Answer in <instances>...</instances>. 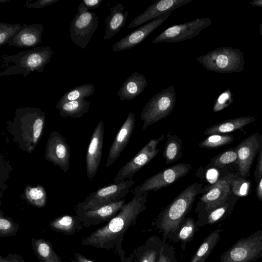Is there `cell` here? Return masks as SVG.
<instances>
[{"label": "cell", "instance_id": "1", "mask_svg": "<svg viewBox=\"0 0 262 262\" xmlns=\"http://www.w3.org/2000/svg\"><path fill=\"white\" fill-rule=\"evenodd\" d=\"M148 192L135 194L119 213L105 226L98 228L81 241L84 246L110 250L118 249L125 232L146 209Z\"/></svg>", "mask_w": 262, "mask_h": 262}, {"label": "cell", "instance_id": "2", "mask_svg": "<svg viewBox=\"0 0 262 262\" xmlns=\"http://www.w3.org/2000/svg\"><path fill=\"white\" fill-rule=\"evenodd\" d=\"M45 119V113L39 107L18 108L13 119L7 121V129L19 148L31 154L42 137Z\"/></svg>", "mask_w": 262, "mask_h": 262}, {"label": "cell", "instance_id": "3", "mask_svg": "<svg viewBox=\"0 0 262 262\" xmlns=\"http://www.w3.org/2000/svg\"><path fill=\"white\" fill-rule=\"evenodd\" d=\"M203 185L195 182L189 185L161 211L157 225L165 236L178 230L191 209L196 196L204 193Z\"/></svg>", "mask_w": 262, "mask_h": 262}, {"label": "cell", "instance_id": "4", "mask_svg": "<svg viewBox=\"0 0 262 262\" xmlns=\"http://www.w3.org/2000/svg\"><path fill=\"white\" fill-rule=\"evenodd\" d=\"M53 54L51 48L46 46L35 47L11 55L4 54L0 76L23 74L25 78L32 72H42Z\"/></svg>", "mask_w": 262, "mask_h": 262}, {"label": "cell", "instance_id": "5", "mask_svg": "<svg viewBox=\"0 0 262 262\" xmlns=\"http://www.w3.org/2000/svg\"><path fill=\"white\" fill-rule=\"evenodd\" d=\"M196 60L206 70L221 73L240 72L244 69V54L238 49L220 47L198 57Z\"/></svg>", "mask_w": 262, "mask_h": 262}, {"label": "cell", "instance_id": "6", "mask_svg": "<svg viewBox=\"0 0 262 262\" xmlns=\"http://www.w3.org/2000/svg\"><path fill=\"white\" fill-rule=\"evenodd\" d=\"M176 102V94L173 84L152 97L140 116L143 121L142 130L169 116L174 108Z\"/></svg>", "mask_w": 262, "mask_h": 262}, {"label": "cell", "instance_id": "7", "mask_svg": "<svg viewBox=\"0 0 262 262\" xmlns=\"http://www.w3.org/2000/svg\"><path fill=\"white\" fill-rule=\"evenodd\" d=\"M135 184L132 179H126L107 185L90 193L78 203L76 210L87 211L96 209L119 201L127 194Z\"/></svg>", "mask_w": 262, "mask_h": 262}, {"label": "cell", "instance_id": "8", "mask_svg": "<svg viewBox=\"0 0 262 262\" xmlns=\"http://www.w3.org/2000/svg\"><path fill=\"white\" fill-rule=\"evenodd\" d=\"M262 257V230L242 237L220 257V262H254Z\"/></svg>", "mask_w": 262, "mask_h": 262}, {"label": "cell", "instance_id": "9", "mask_svg": "<svg viewBox=\"0 0 262 262\" xmlns=\"http://www.w3.org/2000/svg\"><path fill=\"white\" fill-rule=\"evenodd\" d=\"M98 23L96 14L90 12L81 3L71 23L70 37L75 45L84 49L98 28Z\"/></svg>", "mask_w": 262, "mask_h": 262}, {"label": "cell", "instance_id": "10", "mask_svg": "<svg viewBox=\"0 0 262 262\" xmlns=\"http://www.w3.org/2000/svg\"><path fill=\"white\" fill-rule=\"evenodd\" d=\"M192 168L191 164L181 163L164 169L145 180L141 185L137 186L133 191V194L156 191L167 187L187 175Z\"/></svg>", "mask_w": 262, "mask_h": 262}, {"label": "cell", "instance_id": "11", "mask_svg": "<svg viewBox=\"0 0 262 262\" xmlns=\"http://www.w3.org/2000/svg\"><path fill=\"white\" fill-rule=\"evenodd\" d=\"M211 21L208 17L197 18L186 23L170 26L156 37L152 42H178L192 38L209 26Z\"/></svg>", "mask_w": 262, "mask_h": 262}, {"label": "cell", "instance_id": "12", "mask_svg": "<svg viewBox=\"0 0 262 262\" xmlns=\"http://www.w3.org/2000/svg\"><path fill=\"white\" fill-rule=\"evenodd\" d=\"M234 178V175L230 173L214 184L203 188L204 193L199 198L196 211H208L224 204L229 199Z\"/></svg>", "mask_w": 262, "mask_h": 262}, {"label": "cell", "instance_id": "13", "mask_svg": "<svg viewBox=\"0 0 262 262\" xmlns=\"http://www.w3.org/2000/svg\"><path fill=\"white\" fill-rule=\"evenodd\" d=\"M164 138V134H163L158 138L150 140L120 169L113 182H118L126 179H132L137 171L149 163L159 153L158 145Z\"/></svg>", "mask_w": 262, "mask_h": 262}, {"label": "cell", "instance_id": "14", "mask_svg": "<svg viewBox=\"0 0 262 262\" xmlns=\"http://www.w3.org/2000/svg\"><path fill=\"white\" fill-rule=\"evenodd\" d=\"M45 159L59 167L64 172L70 168V147L64 137L56 131H53L48 139Z\"/></svg>", "mask_w": 262, "mask_h": 262}, {"label": "cell", "instance_id": "15", "mask_svg": "<svg viewBox=\"0 0 262 262\" xmlns=\"http://www.w3.org/2000/svg\"><path fill=\"white\" fill-rule=\"evenodd\" d=\"M171 12L166 13L159 17L141 25L113 46V51L119 52L130 49L142 42L151 33L162 25L170 16Z\"/></svg>", "mask_w": 262, "mask_h": 262}, {"label": "cell", "instance_id": "16", "mask_svg": "<svg viewBox=\"0 0 262 262\" xmlns=\"http://www.w3.org/2000/svg\"><path fill=\"white\" fill-rule=\"evenodd\" d=\"M104 133V122L101 120L93 133L86 155V176L91 180L95 176L101 161Z\"/></svg>", "mask_w": 262, "mask_h": 262}, {"label": "cell", "instance_id": "17", "mask_svg": "<svg viewBox=\"0 0 262 262\" xmlns=\"http://www.w3.org/2000/svg\"><path fill=\"white\" fill-rule=\"evenodd\" d=\"M193 1L194 0H157L144 12L135 17L127 28L130 29L141 26Z\"/></svg>", "mask_w": 262, "mask_h": 262}, {"label": "cell", "instance_id": "18", "mask_svg": "<svg viewBox=\"0 0 262 262\" xmlns=\"http://www.w3.org/2000/svg\"><path fill=\"white\" fill-rule=\"evenodd\" d=\"M125 204V200L122 199L96 209L87 211L76 210V212L83 226L89 227L110 221L119 213Z\"/></svg>", "mask_w": 262, "mask_h": 262}, {"label": "cell", "instance_id": "19", "mask_svg": "<svg viewBox=\"0 0 262 262\" xmlns=\"http://www.w3.org/2000/svg\"><path fill=\"white\" fill-rule=\"evenodd\" d=\"M135 114L129 112L110 148L105 166L108 167L119 158L127 145L135 127Z\"/></svg>", "mask_w": 262, "mask_h": 262}, {"label": "cell", "instance_id": "20", "mask_svg": "<svg viewBox=\"0 0 262 262\" xmlns=\"http://www.w3.org/2000/svg\"><path fill=\"white\" fill-rule=\"evenodd\" d=\"M260 145L259 138L256 134L248 137L238 145L236 148L237 163L242 176H248L254 158L260 149Z\"/></svg>", "mask_w": 262, "mask_h": 262}, {"label": "cell", "instance_id": "21", "mask_svg": "<svg viewBox=\"0 0 262 262\" xmlns=\"http://www.w3.org/2000/svg\"><path fill=\"white\" fill-rule=\"evenodd\" d=\"M43 26L40 24H24L21 29L8 43L18 48H33L42 42Z\"/></svg>", "mask_w": 262, "mask_h": 262}, {"label": "cell", "instance_id": "22", "mask_svg": "<svg viewBox=\"0 0 262 262\" xmlns=\"http://www.w3.org/2000/svg\"><path fill=\"white\" fill-rule=\"evenodd\" d=\"M124 9V6L120 3L108 8L110 14L104 19L105 32L103 41L114 37L124 27L129 15L127 11H123Z\"/></svg>", "mask_w": 262, "mask_h": 262}, {"label": "cell", "instance_id": "23", "mask_svg": "<svg viewBox=\"0 0 262 262\" xmlns=\"http://www.w3.org/2000/svg\"><path fill=\"white\" fill-rule=\"evenodd\" d=\"M147 84L145 77L135 72L126 79L117 95L121 100H132L143 93Z\"/></svg>", "mask_w": 262, "mask_h": 262}, {"label": "cell", "instance_id": "24", "mask_svg": "<svg viewBox=\"0 0 262 262\" xmlns=\"http://www.w3.org/2000/svg\"><path fill=\"white\" fill-rule=\"evenodd\" d=\"M83 226L77 215H61L49 223V226L52 230L66 235L75 234L82 230Z\"/></svg>", "mask_w": 262, "mask_h": 262}, {"label": "cell", "instance_id": "25", "mask_svg": "<svg viewBox=\"0 0 262 262\" xmlns=\"http://www.w3.org/2000/svg\"><path fill=\"white\" fill-rule=\"evenodd\" d=\"M233 206V202L229 201L228 199L224 204L210 211H198L199 219L196 223L198 226L212 225L225 220L230 215Z\"/></svg>", "mask_w": 262, "mask_h": 262}, {"label": "cell", "instance_id": "26", "mask_svg": "<svg viewBox=\"0 0 262 262\" xmlns=\"http://www.w3.org/2000/svg\"><path fill=\"white\" fill-rule=\"evenodd\" d=\"M252 116H246L228 119L215 124L208 128L204 132L207 136L222 135L239 129L256 120Z\"/></svg>", "mask_w": 262, "mask_h": 262}, {"label": "cell", "instance_id": "27", "mask_svg": "<svg viewBox=\"0 0 262 262\" xmlns=\"http://www.w3.org/2000/svg\"><path fill=\"white\" fill-rule=\"evenodd\" d=\"M31 243L34 253L40 262H62L50 241L32 237Z\"/></svg>", "mask_w": 262, "mask_h": 262}, {"label": "cell", "instance_id": "28", "mask_svg": "<svg viewBox=\"0 0 262 262\" xmlns=\"http://www.w3.org/2000/svg\"><path fill=\"white\" fill-rule=\"evenodd\" d=\"M91 102L84 99H80L65 102H58L56 107L63 117L81 118L86 113L90 107Z\"/></svg>", "mask_w": 262, "mask_h": 262}, {"label": "cell", "instance_id": "29", "mask_svg": "<svg viewBox=\"0 0 262 262\" xmlns=\"http://www.w3.org/2000/svg\"><path fill=\"white\" fill-rule=\"evenodd\" d=\"M166 142L162 153L165 164H169L177 161L183 156L182 140L180 137L172 135L169 132L166 135Z\"/></svg>", "mask_w": 262, "mask_h": 262}, {"label": "cell", "instance_id": "30", "mask_svg": "<svg viewBox=\"0 0 262 262\" xmlns=\"http://www.w3.org/2000/svg\"><path fill=\"white\" fill-rule=\"evenodd\" d=\"M221 229L211 232L204 240L189 262H205L220 239Z\"/></svg>", "mask_w": 262, "mask_h": 262}, {"label": "cell", "instance_id": "31", "mask_svg": "<svg viewBox=\"0 0 262 262\" xmlns=\"http://www.w3.org/2000/svg\"><path fill=\"white\" fill-rule=\"evenodd\" d=\"M24 195L28 203L33 206L42 208L46 205L47 194L42 185H27L24 190Z\"/></svg>", "mask_w": 262, "mask_h": 262}, {"label": "cell", "instance_id": "32", "mask_svg": "<svg viewBox=\"0 0 262 262\" xmlns=\"http://www.w3.org/2000/svg\"><path fill=\"white\" fill-rule=\"evenodd\" d=\"M95 91V86L92 84H86L76 86L67 92L60 98L58 102L62 103L92 96Z\"/></svg>", "mask_w": 262, "mask_h": 262}, {"label": "cell", "instance_id": "33", "mask_svg": "<svg viewBox=\"0 0 262 262\" xmlns=\"http://www.w3.org/2000/svg\"><path fill=\"white\" fill-rule=\"evenodd\" d=\"M234 139L231 135H212L206 137L199 144V147L205 148H214L231 143Z\"/></svg>", "mask_w": 262, "mask_h": 262}, {"label": "cell", "instance_id": "34", "mask_svg": "<svg viewBox=\"0 0 262 262\" xmlns=\"http://www.w3.org/2000/svg\"><path fill=\"white\" fill-rule=\"evenodd\" d=\"M197 226L193 218H185L177 231L178 239L184 242L190 241L195 234Z\"/></svg>", "mask_w": 262, "mask_h": 262}, {"label": "cell", "instance_id": "35", "mask_svg": "<svg viewBox=\"0 0 262 262\" xmlns=\"http://www.w3.org/2000/svg\"><path fill=\"white\" fill-rule=\"evenodd\" d=\"M20 226L15 223L12 219L6 216L0 211V237H6L17 234Z\"/></svg>", "mask_w": 262, "mask_h": 262}, {"label": "cell", "instance_id": "36", "mask_svg": "<svg viewBox=\"0 0 262 262\" xmlns=\"http://www.w3.org/2000/svg\"><path fill=\"white\" fill-rule=\"evenodd\" d=\"M20 24L0 23V46L9 43L21 29Z\"/></svg>", "mask_w": 262, "mask_h": 262}, {"label": "cell", "instance_id": "37", "mask_svg": "<svg viewBox=\"0 0 262 262\" xmlns=\"http://www.w3.org/2000/svg\"><path fill=\"white\" fill-rule=\"evenodd\" d=\"M237 154L236 149L224 151L213 158L209 164L217 168H222L225 165L237 161Z\"/></svg>", "mask_w": 262, "mask_h": 262}, {"label": "cell", "instance_id": "38", "mask_svg": "<svg viewBox=\"0 0 262 262\" xmlns=\"http://www.w3.org/2000/svg\"><path fill=\"white\" fill-rule=\"evenodd\" d=\"M250 182L244 178H235L231 183V191L238 196H246L249 191Z\"/></svg>", "mask_w": 262, "mask_h": 262}, {"label": "cell", "instance_id": "39", "mask_svg": "<svg viewBox=\"0 0 262 262\" xmlns=\"http://www.w3.org/2000/svg\"><path fill=\"white\" fill-rule=\"evenodd\" d=\"M211 166L210 168H208V166L201 167L195 173V177L211 183L209 186L214 184L219 180L217 179V172L215 168L212 167V165Z\"/></svg>", "mask_w": 262, "mask_h": 262}, {"label": "cell", "instance_id": "40", "mask_svg": "<svg viewBox=\"0 0 262 262\" xmlns=\"http://www.w3.org/2000/svg\"><path fill=\"white\" fill-rule=\"evenodd\" d=\"M232 101V95L230 90L222 93L214 103L213 110L214 112H219L229 106Z\"/></svg>", "mask_w": 262, "mask_h": 262}, {"label": "cell", "instance_id": "41", "mask_svg": "<svg viewBox=\"0 0 262 262\" xmlns=\"http://www.w3.org/2000/svg\"><path fill=\"white\" fill-rule=\"evenodd\" d=\"M172 251L168 245L161 246L157 262H177Z\"/></svg>", "mask_w": 262, "mask_h": 262}, {"label": "cell", "instance_id": "42", "mask_svg": "<svg viewBox=\"0 0 262 262\" xmlns=\"http://www.w3.org/2000/svg\"><path fill=\"white\" fill-rule=\"evenodd\" d=\"M59 0H38L35 2L31 3L30 0L26 1L24 6L28 9H43V8L52 5L57 2Z\"/></svg>", "mask_w": 262, "mask_h": 262}, {"label": "cell", "instance_id": "43", "mask_svg": "<svg viewBox=\"0 0 262 262\" xmlns=\"http://www.w3.org/2000/svg\"><path fill=\"white\" fill-rule=\"evenodd\" d=\"M158 254L155 250H148L145 252L139 262H156Z\"/></svg>", "mask_w": 262, "mask_h": 262}, {"label": "cell", "instance_id": "44", "mask_svg": "<svg viewBox=\"0 0 262 262\" xmlns=\"http://www.w3.org/2000/svg\"><path fill=\"white\" fill-rule=\"evenodd\" d=\"M0 262H27L17 253H9L7 256H0Z\"/></svg>", "mask_w": 262, "mask_h": 262}, {"label": "cell", "instance_id": "45", "mask_svg": "<svg viewBox=\"0 0 262 262\" xmlns=\"http://www.w3.org/2000/svg\"><path fill=\"white\" fill-rule=\"evenodd\" d=\"M103 0H83L81 3L88 9L97 8Z\"/></svg>", "mask_w": 262, "mask_h": 262}, {"label": "cell", "instance_id": "46", "mask_svg": "<svg viewBox=\"0 0 262 262\" xmlns=\"http://www.w3.org/2000/svg\"><path fill=\"white\" fill-rule=\"evenodd\" d=\"M259 155L257 160L255 176L256 180H259L262 176V146L260 149Z\"/></svg>", "mask_w": 262, "mask_h": 262}, {"label": "cell", "instance_id": "47", "mask_svg": "<svg viewBox=\"0 0 262 262\" xmlns=\"http://www.w3.org/2000/svg\"><path fill=\"white\" fill-rule=\"evenodd\" d=\"M256 195L257 199L262 201V176L259 179L256 187Z\"/></svg>", "mask_w": 262, "mask_h": 262}, {"label": "cell", "instance_id": "48", "mask_svg": "<svg viewBox=\"0 0 262 262\" xmlns=\"http://www.w3.org/2000/svg\"><path fill=\"white\" fill-rule=\"evenodd\" d=\"M74 257V258L77 260V262H93L85 258L82 254L78 253H76L75 254Z\"/></svg>", "mask_w": 262, "mask_h": 262}, {"label": "cell", "instance_id": "49", "mask_svg": "<svg viewBox=\"0 0 262 262\" xmlns=\"http://www.w3.org/2000/svg\"><path fill=\"white\" fill-rule=\"evenodd\" d=\"M249 4L253 6L262 7V0H254Z\"/></svg>", "mask_w": 262, "mask_h": 262}, {"label": "cell", "instance_id": "50", "mask_svg": "<svg viewBox=\"0 0 262 262\" xmlns=\"http://www.w3.org/2000/svg\"><path fill=\"white\" fill-rule=\"evenodd\" d=\"M259 32L261 35H262V24L259 25Z\"/></svg>", "mask_w": 262, "mask_h": 262}, {"label": "cell", "instance_id": "51", "mask_svg": "<svg viewBox=\"0 0 262 262\" xmlns=\"http://www.w3.org/2000/svg\"><path fill=\"white\" fill-rule=\"evenodd\" d=\"M10 1V0H1L0 1V3H6L7 2H9Z\"/></svg>", "mask_w": 262, "mask_h": 262}, {"label": "cell", "instance_id": "52", "mask_svg": "<svg viewBox=\"0 0 262 262\" xmlns=\"http://www.w3.org/2000/svg\"><path fill=\"white\" fill-rule=\"evenodd\" d=\"M69 262H77V260L75 258H74V259H72L70 260V261H69Z\"/></svg>", "mask_w": 262, "mask_h": 262}]
</instances>
